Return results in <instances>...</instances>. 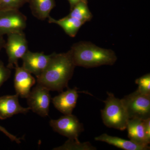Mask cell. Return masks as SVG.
Listing matches in <instances>:
<instances>
[{
  "label": "cell",
  "instance_id": "obj_5",
  "mask_svg": "<svg viewBox=\"0 0 150 150\" xmlns=\"http://www.w3.org/2000/svg\"><path fill=\"white\" fill-rule=\"evenodd\" d=\"M5 46L8 56L7 67L10 69H14L18 65V60L28 50V43L23 31L8 34L7 41Z\"/></svg>",
  "mask_w": 150,
  "mask_h": 150
},
{
  "label": "cell",
  "instance_id": "obj_9",
  "mask_svg": "<svg viewBox=\"0 0 150 150\" xmlns=\"http://www.w3.org/2000/svg\"><path fill=\"white\" fill-rule=\"evenodd\" d=\"M52 54L32 52L28 50L22 57V67L36 77L40 76L46 69L51 60Z\"/></svg>",
  "mask_w": 150,
  "mask_h": 150
},
{
  "label": "cell",
  "instance_id": "obj_8",
  "mask_svg": "<svg viewBox=\"0 0 150 150\" xmlns=\"http://www.w3.org/2000/svg\"><path fill=\"white\" fill-rule=\"evenodd\" d=\"M26 99L30 110L42 117L48 116L51 101L49 90L37 83L30 91Z\"/></svg>",
  "mask_w": 150,
  "mask_h": 150
},
{
  "label": "cell",
  "instance_id": "obj_4",
  "mask_svg": "<svg viewBox=\"0 0 150 150\" xmlns=\"http://www.w3.org/2000/svg\"><path fill=\"white\" fill-rule=\"evenodd\" d=\"M121 99L129 119L144 120L150 118V95L143 94L137 90Z\"/></svg>",
  "mask_w": 150,
  "mask_h": 150
},
{
  "label": "cell",
  "instance_id": "obj_6",
  "mask_svg": "<svg viewBox=\"0 0 150 150\" xmlns=\"http://www.w3.org/2000/svg\"><path fill=\"white\" fill-rule=\"evenodd\" d=\"M49 123L54 131L70 139H78L84 131L83 124L72 114L64 115L57 120L51 119Z\"/></svg>",
  "mask_w": 150,
  "mask_h": 150
},
{
  "label": "cell",
  "instance_id": "obj_15",
  "mask_svg": "<svg viewBox=\"0 0 150 150\" xmlns=\"http://www.w3.org/2000/svg\"><path fill=\"white\" fill-rule=\"evenodd\" d=\"M33 15L40 20H45L56 6L54 0H29Z\"/></svg>",
  "mask_w": 150,
  "mask_h": 150
},
{
  "label": "cell",
  "instance_id": "obj_25",
  "mask_svg": "<svg viewBox=\"0 0 150 150\" xmlns=\"http://www.w3.org/2000/svg\"><path fill=\"white\" fill-rule=\"evenodd\" d=\"M3 44V42L1 38H0V48H1V47L2 46ZM1 49V48H0Z\"/></svg>",
  "mask_w": 150,
  "mask_h": 150
},
{
  "label": "cell",
  "instance_id": "obj_21",
  "mask_svg": "<svg viewBox=\"0 0 150 150\" xmlns=\"http://www.w3.org/2000/svg\"><path fill=\"white\" fill-rule=\"evenodd\" d=\"M11 71L10 69L6 67L4 63L0 61V87L10 77Z\"/></svg>",
  "mask_w": 150,
  "mask_h": 150
},
{
  "label": "cell",
  "instance_id": "obj_13",
  "mask_svg": "<svg viewBox=\"0 0 150 150\" xmlns=\"http://www.w3.org/2000/svg\"><path fill=\"white\" fill-rule=\"evenodd\" d=\"M126 129L130 140L137 144L149 146L150 143L148 142L145 134L144 120L129 119Z\"/></svg>",
  "mask_w": 150,
  "mask_h": 150
},
{
  "label": "cell",
  "instance_id": "obj_17",
  "mask_svg": "<svg viewBox=\"0 0 150 150\" xmlns=\"http://www.w3.org/2000/svg\"><path fill=\"white\" fill-rule=\"evenodd\" d=\"M68 16L84 23L90 21L92 18V15L88 7L86 0H83L76 4Z\"/></svg>",
  "mask_w": 150,
  "mask_h": 150
},
{
  "label": "cell",
  "instance_id": "obj_12",
  "mask_svg": "<svg viewBox=\"0 0 150 150\" xmlns=\"http://www.w3.org/2000/svg\"><path fill=\"white\" fill-rule=\"evenodd\" d=\"M18 96L16 94L0 97V119L4 120L19 113L25 114L29 112V107H23L20 105Z\"/></svg>",
  "mask_w": 150,
  "mask_h": 150
},
{
  "label": "cell",
  "instance_id": "obj_10",
  "mask_svg": "<svg viewBox=\"0 0 150 150\" xmlns=\"http://www.w3.org/2000/svg\"><path fill=\"white\" fill-rule=\"evenodd\" d=\"M15 69L14 86L16 94L22 98H26L29 95L31 88L35 85L36 80L31 74L22 67H20L17 65Z\"/></svg>",
  "mask_w": 150,
  "mask_h": 150
},
{
  "label": "cell",
  "instance_id": "obj_7",
  "mask_svg": "<svg viewBox=\"0 0 150 150\" xmlns=\"http://www.w3.org/2000/svg\"><path fill=\"white\" fill-rule=\"evenodd\" d=\"M27 18L19 10L0 11V35L23 32Z\"/></svg>",
  "mask_w": 150,
  "mask_h": 150
},
{
  "label": "cell",
  "instance_id": "obj_14",
  "mask_svg": "<svg viewBox=\"0 0 150 150\" xmlns=\"http://www.w3.org/2000/svg\"><path fill=\"white\" fill-rule=\"evenodd\" d=\"M95 140L105 142L109 144L115 146L125 150H149L150 147L137 144L131 140L128 141L116 137H112L106 134H101L95 137Z\"/></svg>",
  "mask_w": 150,
  "mask_h": 150
},
{
  "label": "cell",
  "instance_id": "obj_3",
  "mask_svg": "<svg viewBox=\"0 0 150 150\" xmlns=\"http://www.w3.org/2000/svg\"><path fill=\"white\" fill-rule=\"evenodd\" d=\"M107 94L105 107L101 110L103 123L108 128L124 131L129 119L122 99L115 97L111 93Z\"/></svg>",
  "mask_w": 150,
  "mask_h": 150
},
{
  "label": "cell",
  "instance_id": "obj_20",
  "mask_svg": "<svg viewBox=\"0 0 150 150\" xmlns=\"http://www.w3.org/2000/svg\"><path fill=\"white\" fill-rule=\"evenodd\" d=\"M29 0H0L1 10H19Z\"/></svg>",
  "mask_w": 150,
  "mask_h": 150
},
{
  "label": "cell",
  "instance_id": "obj_1",
  "mask_svg": "<svg viewBox=\"0 0 150 150\" xmlns=\"http://www.w3.org/2000/svg\"><path fill=\"white\" fill-rule=\"evenodd\" d=\"M75 67L70 50L66 53H53L46 69L36 77L37 83L50 91L62 92L68 87Z\"/></svg>",
  "mask_w": 150,
  "mask_h": 150
},
{
  "label": "cell",
  "instance_id": "obj_26",
  "mask_svg": "<svg viewBox=\"0 0 150 150\" xmlns=\"http://www.w3.org/2000/svg\"><path fill=\"white\" fill-rule=\"evenodd\" d=\"M0 11H1V8H0Z\"/></svg>",
  "mask_w": 150,
  "mask_h": 150
},
{
  "label": "cell",
  "instance_id": "obj_18",
  "mask_svg": "<svg viewBox=\"0 0 150 150\" xmlns=\"http://www.w3.org/2000/svg\"><path fill=\"white\" fill-rule=\"evenodd\" d=\"M96 148L94 146L89 142L83 143L80 142L79 139L67 140L62 146L55 148L56 150H96Z\"/></svg>",
  "mask_w": 150,
  "mask_h": 150
},
{
  "label": "cell",
  "instance_id": "obj_23",
  "mask_svg": "<svg viewBox=\"0 0 150 150\" xmlns=\"http://www.w3.org/2000/svg\"><path fill=\"white\" fill-rule=\"evenodd\" d=\"M144 121L146 137L148 142L150 143V118L144 120Z\"/></svg>",
  "mask_w": 150,
  "mask_h": 150
},
{
  "label": "cell",
  "instance_id": "obj_16",
  "mask_svg": "<svg viewBox=\"0 0 150 150\" xmlns=\"http://www.w3.org/2000/svg\"><path fill=\"white\" fill-rule=\"evenodd\" d=\"M48 18L49 23L58 25L71 37L76 36L81 26L85 23L84 22L68 16L59 20L55 19L50 16Z\"/></svg>",
  "mask_w": 150,
  "mask_h": 150
},
{
  "label": "cell",
  "instance_id": "obj_2",
  "mask_svg": "<svg viewBox=\"0 0 150 150\" xmlns=\"http://www.w3.org/2000/svg\"><path fill=\"white\" fill-rule=\"evenodd\" d=\"M75 66L86 68L114 64L117 59L115 52L100 48L90 42L81 41L70 50Z\"/></svg>",
  "mask_w": 150,
  "mask_h": 150
},
{
  "label": "cell",
  "instance_id": "obj_11",
  "mask_svg": "<svg viewBox=\"0 0 150 150\" xmlns=\"http://www.w3.org/2000/svg\"><path fill=\"white\" fill-rule=\"evenodd\" d=\"M77 89L76 88L68 87L66 91H62L54 97L52 100L54 107L64 115L71 114L79 96Z\"/></svg>",
  "mask_w": 150,
  "mask_h": 150
},
{
  "label": "cell",
  "instance_id": "obj_24",
  "mask_svg": "<svg viewBox=\"0 0 150 150\" xmlns=\"http://www.w3.org/2000/svg\"><path fill=\"white\" fill-rule=\"evenodd\" d=\"M68 1L70 3L71 9V10L76 4L83 0H68Z\"/></svg>",
  "mask_w": 150,
  "mask_h": 150
},
{
  "label": "cell",
  "instance_id": "obj_22",
  "mask_svg": "<svg viewBox=\"0 0 150 150\" xmlns=\"http://www.w3.org/2000/svg\"><path fill=\"white\" fill-rule=\"evenodd\" d=\"M0 131H1L4 134H5L6 136L8 137L9 139L12 142H16L17 144H20L21 142L20 141V138H18L16 136L10 134L9 132L6 130L5 128L1 126H0Z\"/></svg>",
  "mask_w": 150,
  "mask_h": 150
},
{
  "label": "cell",
  "instance_id": "obj_19",
  "mask_svg": "<svg viewBox=\"0 0 150 150\" xmlns=\"http://www.w3.org/2000/svg\"><path fill=\"white\" fill-rule=\"evenodd\" d=\"M138 85L137 90L143 94L150 95V74H146L135 81Z\"/></svg>",
  "mask_w": 150,
  "mask_h": 150
}]
</instances>
